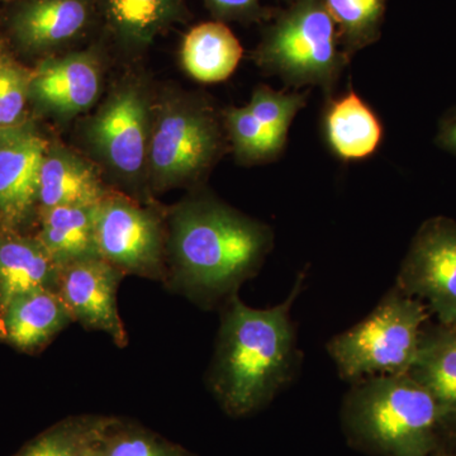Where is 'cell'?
<instances>
[{
    "mask_svg": "<svg viewBox=\"0 0 456 456\" xmlns=\"http://www.w3.org/2000/svg\"><path fill=\"white\" fill-rule=\"evenodd\" d=\"M107 194L92 161L61 143H49L41 167L38 212L61 206H94Z\"/></svg>",
    "mask_w": 456,
    "mask_h": 456,
    "instance_id": "2e32d148",
    "label": "cell"
},
{
    "mask_svg": "<svg viewBox=\"0 0 456 456\" xmlns=\"http://www.w3.org/2000/svg\"><path fill=\"white\" fill-rule=\"evenodd\" d=\"M95 239L102 259L123 273L156 278L163 272L167 232L151 209L108 191L94 209Z\"/></svg>",
    "mask_w": 456,
    "mask_h": 456,
    "instance_id": "ba28073f",
    "label": "cell"
},
{
    "mask_svg": "<svg viewBox=\"0 0 456 456\" xmlns=\"http://www.w3.org/2000/svg\"><path fill=\"white\" fill-rule=\"evenodd\" d=\"M446 415L410 375H375L345 395L341 425L347 443L365 454L435 456Z\"/></svg>",
    "mask_w": 456,
    "mask_h": 456,
    "instance_id": "3957f363",
    "label": "cell"
},
{
    "mask_svg": "<svg viewBox=\"0 0 456 456\" xmlns=\"http://www.w3.org/2000/svg\"><path fill=\"white\" fill-rule=\"evenodd\" d=\"M5 2H18V0H0V3H5Z\"/></svg>",
    "mask_w": 456,
    "mask_h": 456,
    "instance_id": "4dcf8cb0",
    "label": "cell"
},
{
    "mask_svg": "<svg viewBox=\"0 0 456 456\" xmlns=\"http://www.w3.org/2000/svg\"><path fill=\"white\" fill-rule=\"evenodd\" d=\"M303 285L299 275L288 298L266 310L248 307L236 293L228 298L209 373V387L227 415L263 410L298 373L302 353L290 312Z\"/></svg>",
    "mask_w": 456,
    "mask_h": 456,
    "instance_id": "6da1fadb",
    "label": "cell"
},
{
    "mask_svg": "<svg viewBox=\"0 0 456 456\" xmlns=\"http://www.w3.org/2000/svg\"><path fill=\"white\" fill-rule=\"evenodd\" d=\"M32 71L8 53H0V128L26 121Z\"/></svg>",
    "mask_w": 456,
    "mask_h": 456,
    "instance_id": "4316f807",
    "label": "cell"
},
{
    "mask_svg": "<svg viewBox=\"0 0 456 456\" xmlns=\"http://www.w3.org/2000/svg\"><path fill=\"white\" fill-rule=\"evenodd\" d=\"M408 375L424 387L446 413H456V326L426 325Z\"/></svg>",
    "mask_w": 456,
    "mask_h": 456,
    "instance_id": "ffe728a7",
    "label": "cell"
},
{
    "mask_svg": "<svg viewBox=\"0 0 456 456\" xmlns=\"http://www.w3.org/2000/svg\"><path fill=\"white\" fill-rule=\"evenodd\" d=\"M274 246L268 224L209 194H198L171 213L167 253L180 283L204 301L231 297L253 278Z\"/></svg>",
    "mask_w": 456,
    "mask_h": 456,
    "instance_id": "7a4b0ae2",
    "label": "cell"
},
{
    "mask_svg": "<svg viewBox=\"0 0 456 456\" xmlns=\"http://www.w3.org/2000/svg\"><path fill=\"white\" fill-rule=\"evenodd\" d=\"M95 18L94 0H18L8 27L20 49L51 53L83 37Z\"/></svg>",
    "mask_w": 456,
    "mask_h": 456,
    "instance_id": "4fadbf2b",
    "label": "cell"
},
{
    "mask_svg": "<svg viewBox=\"0 0 456 456\" xmlns=\"http://www.w3.org/2000/svg\"><path fill=\"white\" fill-rule=\"evenodd\" d=\"M435 456H456V413H448L444 419L439 449Z\"/></svg>",
    "mask_w": 456,
    "mask_h": 456,
    "instance_id": "f546056e",
    "label": "cell"
},
{
    "mask_svg": "<svg viewBox=\"0 0 456 456\" xmlns=\"http://www.w3.org/2000/svg\"><path fill=\"white\" fill-rule=\"evenodd\" d=\"M222 114L202 95L173 92L154 103L146 182L156 191L202 182L227 150Z\"/></svg>",
    "mask_w": 456,
    "mask_h": 456,
    "instance_id": "5b68a950",
    "label": "cell"
},
{
    "mask_svg": "<svg viewBox=\"0 0 456 456\" xmlns=\"http://www.w3.org/2000/svg\"><path fill=\"white\" fill-rule=\"evenodd\" d=\"M310 90H275L266 84L254 89L250 102L246 106L259 121L278 136L288 139L290 126L297 114L307 106Z\"/></svg>",
    "mask_w": 456,
    "mask_h": 456,
    "instance_id": "484cf974",
    "label": "cell"
},
{
    "mask_svg": "<svg viewBox=\"0 0 456 456\" xmlns=\"http://www.w3.org/2000/svg\"><path fill=\"white\" fill-rule=\"evenodd\" d=\"M244 49L235 33L221 20L194 26L184 36L180 62L189 77L198 83L226 82L235 73Z\"/></svg>",
    "mask_w": 456,
    "mask_h": 456,
    "instance_id": "d6986e66",
    "label": "cell"
},
{
    "mask_svg": "<svg viewBox=\"0 0 456 456\" xmlns=\"http://www.w3.org/2000/svg\"><path fill=\"white\" fill-rule=\"evenodd\" d=\"M74 318L56 290H36L0 310V335L18 350L35 351L53 340Z\"/></svg>",
    "mask_w": 456,
    "mask_h": 456,
    "instance_id": "ac0fdd59",
    "label": "cell"
},
{
    "mask_svg": "<svg viewBox=\"0 0 456 456\" xmlns=\"http://www.w3.org/2000/svg\"><path fill=\"white\" fill-rule=\"evenodd\" d=\"M321 131L327 149L342 163L370 159L382 146L386 132L382 119L353 86L326 99Z\"/></svg>",
    "mask_w": 456,
    "mask_h": 456,
    "instance_id": "5bb4252c",
    "label": "cell"
},
{
    "mask_svg": "<svg viewBox=\"0 0 456 456\" xmlns=\"http://www.w3.org/2000/svg\"><path fill=\"white\" fill-rule=\"evenodd\" d=\"M264 32L253 60L263 73L294 90L318 88L332 97L351 60L342 50L334 18L323 0H290Z\"/></svg>",
    "mask_w": 456,
    "mask_h": 456,
    "instance_id": "277c9868",
    "label": "cell"
},
{
    "mask_svg": "<svg viewBox=\"0 0 456 456\" xmlns=\"http://www.w3.org/2000/svg\"><path fill=\"white\" fill-rule=\"evenodd\" d=\"M216 20L221 22H255L266 16L260 0H204ZM290 2V0H288Z\"/></svg>",
    "mask_w": 456,
    "mask_h": 456,
    "instance_id": "83f0119b",
    "label": "cell"
},
{
    "mask_svg": "<svg viewBox=\"0 0 456 456\" xmlns=\"http://www.w3.org/2000/svg\"><path fill=\"white\" fill-rule=\"evenodd\" d=\"M430 311L395 285L362 322L327 344L342 379L408 374L415 362Z\"/></svg>",
    "mask_w": 456,
    "mask_h": 456,
    "instance_id": "8992f818",
    "label": "cell"
},
{
    "mask_svg": "<svg viewBox=\"0 0 456 456\" xmlns=\"http://www.w3.org/2000/svg\"><path fill=\"white\" fill-rule=\"evenodd\" d=\"M110 417L66 419L26 444L13 456H95Z\"/></svg>",
    "mask_w": 456,
    "mask_h": 456,
    "instance_id": "603a6c76",
    "label": "cell"
},
{
    "mask_svg": "<svg viewBox=\"0 0 456 456\" xmlns=\"http://www.w3.org/2000/svg\"><path fill=\"white\" fill-rule=\"evenodd\" d=\"M95 456H196L145 428L110 417Z\"/></svg>",
    "mask_w": 456,
    "mask_h": 456,
    "instance_id": "d4e9b609",
    "label": "cell"
},
{
    "mask_svg": "<svg viewBox=\"0 0 456 456\" xmlns=\"http://www.w3.org/2000/svg\"><path fill=\"white\" fill-rule=\"evenodd\" d=\"M227 142L242 165L272 163L283 154L288 139L278 136L245 107H230L222 112Z\"/></svg>",
    "mask_w": 456,
    "mask_h": 456,
    "instance_id": "7402d4cb",
    "label": "cell"
},
{
    "mask_svg": "<svg viewBox=\"0 0 456 456\" xmlns=\"http://www.w3.org/2000/svg\"><path fill=\"white\" fill-rule=\"evenodd\" d=\"M154 103L141 79L127 77L114 86L86 125L93 154L128 183L146 180Z\"/></svg>",
    "mask_w": 456,
    "mask_h": 456,
    "instance_id": "52a82bcc",
    "label": "cell"
},
{
    "mask_svg": "<svg viewBox=\"0 0 456 456\" xmlns=\"http://www.w3.org/2000/svg\"><path fill=\"white\" fill-rule=\"evenodd\" d=\"M114 44L128 55H140L158 36L188 17L185 0H94Z\"/></svg>",
    "mask_w": 456,
    "mask_h": 456,
    "instance_id": "9a60e30c",
    "label": "cell"
},
{
    "mask_svg": "<svg viewBox=\"0 0 456 456\" xmlns=\"http://www.w3.org/2000/svg\"><path fill=\"white\" fill-rule=\"evenodd\" d=\"M94 206H61L40 211L37 239L60 266L101 257L95 239Z\"/></svg>",
    "mask_w": 456,
    "mask_h": 456,
    "instance_id": "44dd1931",
    "label": "cell"
},
{
    "mask_svg": "<svg viewBox=\"0 0 456 456\" xmlns=\"http://www.w3.org/2000/svg\"><path fill=\"white\" fill-rule=\"evenodd\" d=\"M125 273L102 257L74 261L60 268L56 292L74 321L106 332L118 346L127 334L117 308V289Z\"/></svg>",
    "mask_w": 456,
    "mask_h": 456,
    "instance_id": "7c38bea8",
    "label": "cell"
},
{
    "mask_svg": "<svg viewBox=\"0 0 456 456\" xmlns=\"http://www.w3.org/2000/svg\"><path fill=\"white\" fill-rule=\"evenodd\" d=\"M349 59L380 37L387 0H323Z\"/></svg>",
    "mask_w": 456,
    "mask_h": 456,
    "instance_id": "cb8c5ba5",
    "label": "cell"
},
{
    "mask_svg": "<svg viewBox=\"0 0 456 456\" xmlns=\"http://www.w3.org/2000/svg\"><path fill=\"white\" fill-rule=\"evenodd\" d=\"M435 143L456 158V106L441 117Z\"/></svg>",
    "mask_w": 456,
    "mask_h": 456,
    "instance_id": "f1b7e54d",
    "label": "cell"
},
{
    "mask_svg": "<svg viewBox=\"0 0 456 456\" xmlns=\"http://www.w3.org/2000/svg\"><path fill=\"white\" fill-rule=\"evenodd\" d=\"M395 285L424 302L441 325L456 326V221L436 216L419 226Z\"/></svg>",
    "mask_w": 456,
    "mask_h": 456,
    "instance_id": "9c48e42d",
    "label": "cell"
},
{
    "mask_svg": "<svg viewBox=\"0 0 456 456\" xmlns=\"http://www.w3.org/2000/svg\"><path fill=\"white\" fill-rule=\"evenodd\" d=\"M103 74L94 49L49 56L32 70L29 101L59 122L71 121L97 104Z\"/></svg>",
    "mask_w": 456,
    "mask_h": 456,
    "instance_id": "8fae6325",
    "label": "cell"
},
{
    "mask_svg": "<svg viewBox=\"0 0 456 456\" xmlns=\"http://www.w3.org/2000/svg\"><path fill=\"white\" fill-rule=\"evenodd\" d=\"M61 266L37 236L0 230V310L36 290H56Z\"/></svg>",
    "mask_w": 456,
    "mask_h": 456,
    "instance_id": "e0dca14e",
    "label": "cell"
},
{
    "mask_svg": "<svg viewBox=\"0 0 456 456\" xmlns=\"http://www.w3.org/2000/svg\"><path fill=\"white\" fill-rule=\"evenodd\" d=\"M49 143L28 119L0 128V230L20 232L38 211L41 167Z\"/></svg>",
    "mask_w": 456,
    "mask_h": 456,
    "instance_id": "30bf717a",
    "label": "cell"
}]
</instances>
